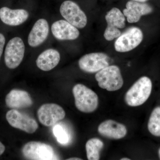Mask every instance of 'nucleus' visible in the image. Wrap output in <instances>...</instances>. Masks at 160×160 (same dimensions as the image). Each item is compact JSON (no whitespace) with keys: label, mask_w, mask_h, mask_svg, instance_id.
<instances>
[{"label":"nucleus","mask_w":160,"mask_h":160,"mask_svg":"<svg viewBox=\"0 0 160 160\" xmlns=\"http://www.w3.org/2000/svg\"><path fill=\"white\" fill-rule=\"evenodd\" d=\"M152 89L151 80L144 76L133 84L125 95V100L128 106L136 107L144 104L149 98Z\"/></svg>","instance_id":"nucleus-1"},{"label":"nucleus","mask_w":160,"mask_h":160,"mask_svg":"<svg viewBox=\"0 0 160 160\" xmlns=\"http://www.w3.org/2000/svg\"><path fill=\"white\" fill-rule=\"evenodd\" d=\"M75 104L78 110L85 113L95 111L98 106V97L93 90L82 84L76 85L72 89Z\"/></svg>","instance_id":"nucleus-2"},{"label":"nucleus","mask_w":160,"mask_h":160,"mask_svg":"<svg viewBox=\"0 0 160 160\" xmlns=\"http://www.w3.org/2000/svg\"><path fill=\"white\" fill-rule=\"evenodd\" d=\"M95 79L100 88L108 91L119 90L124 84L119 68L115 65L107 66L98 72Z\"/></svg>","instance_id":"nucleus-3"},{"label":"nucleus","mask_w":160,"mask_h":160,"mask_svg":"<svg viewBox=\"0 0 160 160\" xmlns=\"http://www.w3.org/2000/svg\"><path fill=\"white\" fill-rule=\"evenodd\" d=\"M25 53V46L21 38L16 37L9 40L5 48L4 60L9 69H15L22 62Z\"/></svg>","instance_id":"nucleus-4"},{"label":"nucleus","mask_w":160,"mask_h":160,"mask_svg":"<svg viewBox=\"0 0 160 160\" xmlns=\"http://www.w3.org/2000/svg\"><path fill=\"white\" fill-rule=\"evenodd\" d=\"M61 15L65 20L78 29H83L87 25V16L76 3L67 0L60 7Z\"/></svg>","instance_id":"nucleus-5"},{"label":"nucleus","mask_w":160,"mask_h":160,"mask_svg":"<svg viewBox=\"0 0 160 160\" xmlns=\"http://www.w3.org/2000/svg\"><path fill=\"white\" fill-rule=\"evenodd\" d=\"M105 18L107 26L104 37L107 41H111L122 34L119 29L126 26V18L118 8L114 7L107 12Z\"/></svg>","instance_id":"nucleus-6"},{"label":"nucleus","mask_w":160,"mask_h":160,"mask_svg":"<svg viewBox=\"0 0 160 160\" xmlns=\"http://www.w3.org/2000/svg\"><path fill=\"white\" fill-rule=\"evenodd\" d=\"M22 152L24 157L28 160L56 159L53 148L41 142L32 141L26 143L23 147Z\"/></svg>","instance_id":"nucleus-7"},{"label":"nucleus","mask_w":160,"mask_h":160,"mask_svg":"<svg viewBox=\"0 0 160 160\" xmlns=\"http://www.w3.org/2000/svg\"><path fill=\"white\" fill-rule=\"evenodd\" d=\"M143 39L142 30L138 27H131L118 38L114 43L115 49L120 52L131 51L141 44Z\"/></svg>","instance_id":"nucleus-8"},{"label":"nucleus","mask_w":160,"mask_h":160,"mask_svg":"<svg viewBox=\"0 0 160 160\" xmlns=\"http://www.w3.org/2000/svg\"><path fill=\"white\" fill-rule=\"evenodd\" d=\"M109 58L103 52H92L83 56L78 61L81 70L88 72H97L109 66Z\"/></svg>","instance_id":"nucleus-9"},{"label":"nucleus","mask_w":160,"mask_h":160,"mask_svg":"<svg viewBox=\"0 0 160 160\" xmlns=\"http://www.w3.org/2000/svg\"><path fill=\"white\" fill-rule=\"evenodd\" d=\"M6 118L12 127L27 133H34L38 128L37 122L34 118L16 109H11L7 112Z\"/></svg>","instance_id":"nucleus-10"},{"label":"nucleus","mask_w":160,"mask_h":160,"mask_svg":"<svg viewBox=\"0 0 160 160\" xmlns=\"http://www.w3.org/2000/svg\"><path fill=\"white\" fill-rule=\"evenodd\" d=\"M66 116L64 109L58 104L48 103L42 105L38 111V117L41 124L47 127L54 126Z\"/></svg>","instance_id":"nucleus-11"},{"label":"nucleus","mask_w":160,"mask_h":160,"mask_svg":"<svg viewBox=\"0 0 160 160\" xmlns=\"http://www.w3.org/2000/svg\"><path fill=\"white\" fill-rule=\"evenodd\" d=\"M51 29L54 37L60 41H72L77 39L80 35L78 28L65 20L55 22Z\"/></svg>","instance_id":"nucleus-12"},{"label":"nucleus","mask_w":160,"mask_h":160,"mask_svg":"<svg viewBox=\"0 0 160 160\" xmlns=\"http://www.w3.org/2000/svg\"><path fill=\"white\" fill-rule=\"evenodd\" d=\"M126 7L123 13L130 23L138 22L142 16L150 14L153 11L152 7L146 2L129 1L126 3Z\"/></svg>","instance_id":"nucleus-13"},{"label":"nucleus","mask_w":160,"mask_h":160,"mask_svg":"<svg viewBox=\"0 0 160 160\" xmlns=\"http://www.w3.org/2000/svg\"><path fill=\"white\" fill-rule=\"evenodd\" d=\"M49 31V25L47 20L44 18L37 20L28 35L29 46L35 48L42 45L47 39Z\"/></svg>","instance_id":"nucleus-14"},{"label":"nucleus","mask_w":160,"mask_h":160,"mask_svg":"<svg viewBox=\"0 0 160 160\" xmlns=\"http://www.w3.org/2000/svg\"><path fill=\"white\" fill-rule=\"evenodd\" d=\"M29 12L24 9H12L7 7L0 9V19L8 26H20L25 22L29 18Z\"/></svg>","instance_id":"nucleus-15"},{"label":"nucleus","mask_w":160,"mask_h":160,"mask_svg":"<svg viewBox=\"0 0 160 160\" xmlns=\"http://www.w3.org/2000/svg\"><path fill=\"white\" fill-rule=\"evenodd\" d=\"M6 103L9 108L20 109L30 107L32 106L33 102L30 94L27 92L14 89L6 95Z\"/></svg>","instance_id":"nucleus-16"},{"label":"nucleus","mask_w":160,"mask_h":160,"mask_svg":"<svg viewBox=\"0 0 160 160\" xmlns=\"http://www.w3.org/2000/svg\"><path fill=\"white\" fill-rule=\"evenodd\" d=\"M98 131L104 137L115 140L125 137L127 132L126 126L112 120H106L101 123Z\"/></svg>","instance_id":"nucleus-17"},{"label":"nucleus","mask_w":160,"mask_h":160,"mask_svg":"<svg viewBox=\"0 0 160 160\" xmlns=\"http://www.w3.org/2000/svg\"><path fill=\"white\" fill-rule=\"evenodd\" d=\"M61 59V55L57 49H48L38 56L36 63L38 68L44 71H49L58 66Z\"/></svg>","instance_id":"nucleus-18"},{"label":"nucleus","mask_w":160,"mask_h":160,"mask_svg":"<svg viewBox=\"0 0 160 160\" xmlns=\"http://www.w3.org/2000/svg\"><path fill=\"white\" fill-rule=\"evenodd\" d=\"M104 146L103 142L97 138H92L87 141L86 149L87 157L89 160L100 159V152Z\"/></svg>","instance_id":"nucleus-19"},{"label":"nucleus","mask_w":160,"mask_h":160,"mask_svg":"<svg viewBox=\"0 0 160 160\" xmlns=\"http://www.w3.org/2000/svg\"><path fill=\"white\" fill-rule=\"evenodd\" d=\"M148 129L151 134L156 137H160V107L153 109L149 117Z\"/></svg>","instance_id":"nucleus-20"},{"label":"nucleus","mask_w":160,"mask_h":160,"mask_svg":"<svg viewBox=\"0 0 160 160\" xmlns=\"http://www.w3.org/2000/svg\"><path fill=\"white\" fill-rule=\"evenodd\" d=\"M53 134L57 139L58 142L62 145H66L69 141L68 132L63 126L60 124L54 125L53 128Z\"/></svg>","instance_id":"nucleus-21"},{"label":"nucleus","mask_w":160,"mask_h":160,"mask_svg":"<svg viewBox=\"0 0 160 160\" xmlns=\"http://www.w3.org/2000/svg\"><path fill=\"white\" fill-rule=\"evenodd\" d=\"M6 43V38L2 33L0 32V60L2 55L4 47Z\"/></svg>","instance_id":"nucleus-22"},{"label":"nucleus","mask_w":160,"mask_h":160,"mask_svg":"<svg viewBox=\"0 0 160 160\" xmlns=\"http://www.w3.org/2000/svg\"><path fill=\"white\" fill-rule=\"evenodd\" d=\"M5 149H6V147H5V146L0 142V156L4 153Z\"/></svg>","instance_id":"nucleus-23"},{"label":"nucleus","mask_w":160,"mask_h":160,"mask_svg":"<svg viewBox=\"0 0 160 160\" xmlns=\"http://www.w3.org/2000/svg\"><path fill=\"white\" fill-rule=\"evenodd\" d=\"M68 160H82V159L79 158H70L68 159H67Z\"/></svg>","instance_id":"nucleus-24"},{"label":"nucleus","mask_w":160,"mask_h":160,"mask_svg":"<svg viewBox=\"0 0 160 160\" xmlns=\"http://www.w3.org/2000/svg\"><path fill=\"white\" fill-rule=\"evenodd\" d=\"M129 1H136V2H146L148 0H129Z\"/></svg>","instance_id":"nucleus-25"},{"label":"nucleus","mask_w":160,"mask_h":160,"mask_svg":"<svg viewBox=\"0 0 160 160\" xmlns=\"http://www.w3.org/2000/svg\"><path fill=\"white\" fill-rule=\"evenodd\" d=\"M121 160H130V159L128 158H122L121 159Z\"/></svg>","instance_id":"nucleus-26"},{"label":"nucleus","mask_w":160,"mask_h":160,"mask_svg":"<svg viewBox=\"0 0 160 160\" xmlns=\"http://www.w3.org/2000/svg\"><path fill=\"white\" fill-rule=\"evenodd\" d=\"M159 157L160 158V149H159Z\"/></svg>","instance_id":"nucleus-27"}]
</instances>
